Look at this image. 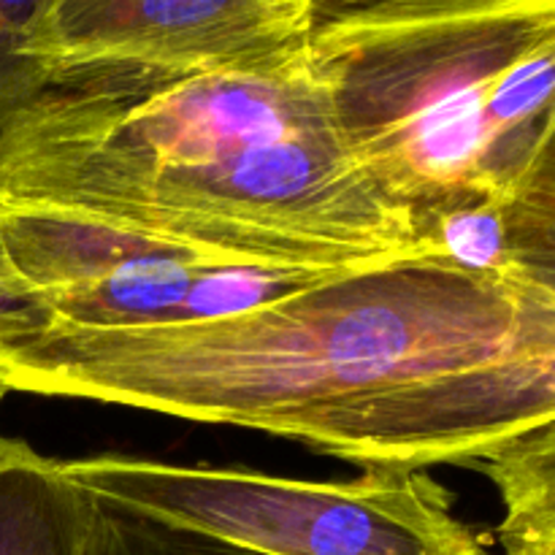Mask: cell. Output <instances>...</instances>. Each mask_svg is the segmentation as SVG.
<instances>
[{
  "mask_svg": "<svg viewBox=\"0 0 555 555\" xmlns=\"http://www.w3.org/2000/svg\"><path fill=\"white\" fill-rule=\"evenodd\" d=\"M41 5L43 0H0V150L52 79L27 52Z\"/></svg>",
  "mask_w": 555,
  "mask_h": 555,
  "instance_id": "obj_11",
  "label": "cell"
},
{
  "mask_svg": "<svg viewBox=\"0 0 555 555\" xmlns=\"http://www.w3.org/2000/svg\"><path fill=\"white\" fill-rule=\"evenodd\" d=\"M11 390H9V385H5V379H3V372H0V401L5 399V396H9Z\"/></svg>",
  "mask_w": 555,
  "mask_h": 555,
  "instance_id": "obj_13",
  "label": "cell"
},
{
  "mask_svg": "<svg viewBox=\"0 0 555 555\" xmlns=\"http://www.w3.org/2000/svg\"><path fill=\"white\" fill-rule=\"evenodd\" d=\"M341 144L406 209L555 193V0H318Z\"/></svg>",
  "mask_w": 555,
  "mask_h": 555,
  "instance_id": "obj_3",
  "label": "cell"
},
{
  "mask_svg": "<svg viewBox=\"0 0 555 555\" xmlns=\"http://www.w3.org/2000/svg\"><path fill=\"white\" fill-rule=\"evenodd\" d=\"M9 390L298 439L366 469L477 464L555 423V296L426 258L325 274L160 328H49Z\"/></svg>",
  "mask_w": 555,
  "mask_h": 555,
  "instance_id": "obj_1",
  "label": "cell"
},
{
  "mask_svg": "<svg viewBox=\"0 0 555 555\" xmlns=\"http://www.w3.org/2000/svg\"><path fill=\"white\" fill-rule=\"evenodd\" d=\"M504 502V555H555V428L515 437L480 459Z\"/></svg>",
  "mask_w": 555,
  "mask_h": 555,
  "instance_id": "obj_9",
  "label": "cell"
},
{
  "mask_svg": "<svg viewBox=\"0 0 555 555\" xmlns=\"http://www.w3.org/2000/svg\"><path fill=\"white\" fill-rule=\"evenodd\" d=\"M90 491L63 461L0 437V555H87Z\"/></svg>",
  "mask_w": 555,
  "mask_h": 555,
  "instance_id": "obj_8",
  "label": "cell"
},
{
  "mask_svg": "<svg viewBox=\"0 0 555 555\" xmlns=\"http://www.w3.org/2000/svg\"><path fill=\"white\" fill-rule=\"evenodd\" d=\"M52 328L43 298L22 280L0 228V358Z\"/></svg>",
  "mask_w": 555,
  "mask_h": 555,
  "instance_id": "obj_12",
  "label": "cell"
},
{
  "mask_svg": "<svg viewBox=\"0 0 555 555\" xmlns=\"http://www.w3.org/2000/svg\"><path fill=\"white\" fill-rule=\"evenodd\" d=\"M0 198L266 269L421 255L410 209L341 144L309 52L266 70L54 74L0 150Z\"/></svg>",
  "mask_w": 555,
  "mask_h": 555,
  "instance_id": "obj_2",
  "label": "cell"
},
{
  "mask_svg": "<svg viewBox=\"0 0 555 555\" xmlns=\"http://www.w3.org/2000/svg\"><path fill=\"white\" fill-rule=\"evenodd\" d=\"M0 228L52 328L206 323L285 296L325 274L233 263L74 211L0 198Z\"/></svg>",
  "mask_w": 555,
  "mask_h": 555,
  "instance_id": "obj_5",
  "label": "cell"
},
{
  "mask_svg": "<svg viewBox=\"0 0 555 555\" xmlns=\"http://www.w3.org/2000/svg\"><path fill=\"white\" fill-rule=\"evenodd\" d=\"M417 253L464 274L555 296V193L464 195L410 211Z\"/></svg>",
  "mask_w": 555,
  "mask_h": 555,
  "instance_id": "obj_7",
  "label": "cell"
},
{
  "mask_svg": "<svg viewBox=\"0 0 555 555\" xmlns=\"http://www.w3.org/2000/svg\"><path fill=\"white\" fill-rule=\"evenodd\" d=\"M63 466L95 496L263 555H491L423 469L309 482L128 455Z\"/></svg>",
  "mask_w": 555,
  "mask_h": 555,
  "instance_id": "obj_4",
  "label": "cell"
},
{
  "mask_svg": "<svg viewBox=\"0 0 555 555\" xmlns=\"http://www.w3.org/2000/svg\"><path fill=\"white\" fill-rule=\"evenodd\" d=\"M87 555H263L90 493Z\"/></svg>",
  "mask_w": 555,
  "mask_h": 555,
  "instance_id": "obj_10",
  "label": "cell"
},
{
  "mask_svg": "<svg viewBox=\"0 0 555 555\" xmlns=\"http://www.w3.org/2000/svg\"><path fill=\"white\" fill-rule=\"evenodd\" d=\"M318 0H43L27 52L47 70L211 74L304 60Z\"/></svg>",
  "mask_w": 555,
  "mask_h": 555,
  "instance_id": "obj_6",
  "label": "cell"
},
{
  "mask_svg": "<svg viewBox=\"0 0 555 555\" xmlns=\"http://www.w3.org/2000/svg\"><path fill=\"white\" fill-rule=\"evenodd\" d=\"M336 3H358V0H336Z\"/></svg>",
  "mask_w": 555,
  "mask_h": 555,
  "instance_id": "obj_14",
  "label": "cell"
}]
</instances>
